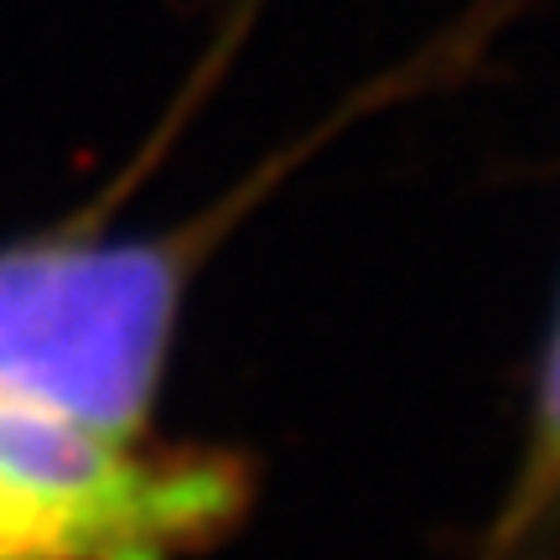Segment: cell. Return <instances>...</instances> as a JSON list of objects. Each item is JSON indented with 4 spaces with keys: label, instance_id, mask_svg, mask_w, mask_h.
Instances as JSON below:
<instances>
[{
    "label": "cell",
    "instance_id": "7a4b0ae2",
    "mask_svg": "<svg viewBox=\"0 0 560 560\" xmlns=\"http://www.w3.org/2000/svg\"><path fill=\"white\" fill-rule=\"evenodd\" d=\"M249 509L244 452L104 436L0 405V560H198Z\"/></svg>",
    "mask_w": 560,
    "mask_h": 560
},
{
    "label": "cell",
    "instance_id": "3957f363",
    "mask_svg": "<svg viewBox=\"0 0 560 560\" xmlns=\"http://www.w3.org/2000/svg\"><path fill=\"white\" fill-rule=\"evenodd\" d=\"M462 560H560V296L535 369L514 472Z\"/></svg>",
    "mask_w": 560,
    "mask_h": 560
},
{
    "label": "cell",
    "instance_id": "6da1fadb",
    "mask_svg": "<svg viewBox=\"0 0 560 560\" xmlns=\"http://www.w3.org/2000/svg\"><path fill=\"white\" fill-rule=\"evenodd\" d=\"M229 213L145 240L0 244V405L104 436H151L187 285Z\"/></svg>",
    "mask_w": 560,
    "mask_h": 560
}]
</instances>
